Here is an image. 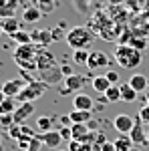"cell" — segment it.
Wrapping results in <instances>:
<instances>
[{"mask_svg":"<svg viewBox=\"0 0 149 151\" xmlns=\"http://www.w3.org/2000/svg\"><path fill=\"white\" fill-rule=\"evenodd\" d=\"M2 30H4V32H8V35H14V32H18V30H20V26H18V18H16V16H10V18H4V20H2Z\"/></svg>","mask_w":149,"mask_h":151,"instance_id":"ffe728a7","label":"cell"},{"mask_svg":"<svg viewBox=\"0 0 149 151\" xmlns=\"http://www.w3.org/2000/svg\"><path fill=\"white\" fill-rule=\"evenodd\" d=\"M71 131H73V139H81L89 133V127H87V123H75L71 127Z\"/></svg>","mask_w":149,"mask_h":151,"instance_id":"d4e9b609","label":"cell"},{"mask_svg":"<svg viewBox=\"0 0 149 151\" xmlns=\"http://www.w3.org/2000/svg\"><path fill=\"white\" fill-rule=\"evenodd\" d=\"M139 119H141L143 125H149V105H145V107L139 109Z\"/></svg>","mask_w":149,"mask_h":151,"instance_id":"1f68e13d","label":"cell"},{"mask_svg":"<svg viewBox=\"0 0 149 151\" xmlns=\"http://www.w3.org/2000/svg\"><path fill=\"white\" fill-rule=\"evenodd\" d=\"M105 101H107V103H117V101H121V87L111 85L109 91L105 93Z\"/></svg>","mask_w":149,"mask_h":151,"instance_id":"603a6c76","label":"cell"},{"mask_svg":"<svg viewBox=\"0 0 149 151\" xmlns=\"http://www.w3.org/2000/svg\"><path fill=\"white\" fill-rule=\"evenodd\" d=\"M113 143H115V147H117V151H133V145H135L129 135H119Z\"/></svg>","mask_w":149,"mask_h":151,"instance_id":"ac0fdd59","label":"cell"},{"mask_svg":"<svg viewBox=\"0 0 149 151\" xmlns=\"http://www.w3.org/2000/svg\"><path fill=\"white\" fill-rule=\"evenodd\" d=\"M40 16H42V10L40 8H26V10L22 12V18H24V22H38L40 20Z\"/></svg>","mask_w":149,"mask_h":151,"instance_id":"7402d4cb","label":"cell"},{"mask_svg":"<svg viewBox=\"0 0 149 151\" xmlns=\"http://www.w3.org/2000/svg\"><path fill=\"white\" fill-rule=\"evenodd\" d=\"M129 85L137 91V93H141V91H145L149 87V81L145 75H141V73H135V75H131V79H129Z\"/></svg>","mask_w":149,"mask_h":151,"instance_id":"9a60e30c","label":"cell"},{"mask_svg":"<svg viewBox=\"0 0 149 151\" xmlns=\"http://www.w3.org/2000/svg\"><path fill=\"white\" fill-rule=\"evenodd\" d=\"M69 115H71L73 125H75V123H89V121L93 119V117H91V111H81V109H73Z\"/></svg>","mask_w":149,"mask_h":151,"instance_id":"d6986e66","label":"cell"},{"mask_svg":"<svg viewBox=\"0 0 149 151\" xmlns=\"http://www.w3.org/2000/svg\"><path fill=\"white\" fill-rule=\"evenodd\" d=\"M129 137L133 139V143H137V145H145L147 143V133L143 131V123H141V119H135V125L131 129V133H129Z\"/></svg>","mask_w":149,"mask_h":151,"instance_id":"ba28073f","label":"cell"},{"mask_svg":"<svg viewBox=\"0 0 149 151\" xmlns=\"http://www.w3.org/2000/svg\"><path fill=\"white\" fill-rule=\"evenodd\" d=\"M32 40H38L40 45H50L53 42V32L50 30H40V32H32Z\"/></svg>","mask_w":149,"mask_h":151,"instance_id":"cb8c5ba5","label":"cell"},{"mask_svg":"<svg viewBox=\"0 0 149 151\" xmlns=\"http://www.w3.org/2000/svg\"><path fill=\"white\" fill-rule=\"evenodd\" d=\"M0 16L10 18V16H12V10H10V8H6V6H0Z\"/></svg>","mask_w":149,"mask_h":151,"instance_id":"d590c367","label":"cell"},{"mask_svg":"<svg viewBox=\"0 0 149 151\" xmlns=\"http://www.w3.org/2000/svg\"><path fill=\"white\" fill-rule=\"evenodd\" d=\"M73 58H75L77 65H87V60H89V50H75Z\"/></svg>","mask_w":149,"mask_h":151,"instance_id":"f546056e","label":"cell"},{"mask_svg":"<svg viewBox=\"0 0 149 151\" xmlns=\"http://www.w3.org/2000/svg\"><path fill=\"white\" fill-rule=\"evenodd\" d=\"M69 151H95L93 145L89 143H81L79 139H71L69 141Z\"/></svg>","mask_w":149,"mask_h":151,"instance_id":"484cf974","label":"cell"},{"mask_svg":"<svg viewBox=\"0 0 149 151\" xmlns=\"http://www.w3.org/2000/svg\"><path fill=\"white\" fill-rule=\"evenodd\" d=\"M53 123H57V117H48V115H40L36 119V129L40 133H46V131H53Z\"/></svg>","mask_w":149,"mask_h":151,"instance_id":"e0dca14e","label":"cell"},{"mask_svg":"<svg viewBox=\"0 0 149 151\" xmlns=\"http://www.w3.org/2000/svg\"><path fill=\"white\" fill-rule=\"evenodd\" d=\"M137 91L129 85V83H125V85H121V101H125V103H133L135 99H137Z\"/></svg>","mask_w":149,"mask_h":151,"instance_id":"44dd1931","label":"cell"},{"mask_svg":"<svg viewBox=\"0 0 149 151\" xmlns=\"http://www.w3.org/2000/svg\"><path fill=\"white\" fill-rule=\"evenodd\" d=\"M133 125H135V119L131 115H125V113H119V115L113 119V127L119 135H129L131 129H133Z\"/></svg>","mask_w":149,"mask_h":151,"instance_id":"277c9868","label":"cell"},{"mask_svg":"<svg viewBox=\"0 0 149 151\" xmlns=\"http://www.w3.org/2000/svg\"><path fill=\"white\" fill-rule=\"evenodd\" d=\"M101 151H117V147H115V143H113V141H107L103 147H101Z\"/></svg>","mask_w":149,"mask_h":151,"instance_id":"e575fe53","label":"cell"},{"mask_svg":"<svg viewBox=\"0 0 149 151\" xmlns=\"http://www.w3.org/2000/svg\"><path fill=\"white\" fill-rule=\"evenodd\" d=\"M40 141H42V145H46V147H50V149H57L58 145H60V141H63V137H60V133L58 131H46V133H40Z\"/></svg>","mask_w":149,"mask_h":151,"instance_id":"9c48e42d","label":"cell"},{"mask_svg":"<svg viewBox=\"0 0 149 151\" xmlns=\"http://www.w3.org/2000/svg\"><path fill=\"white\" fill-rule=\"evenodd\" d=\"M93 99L85 93H77L73 97V109H81V111H91L93 109Z\"/></svg>","mask_w":149,"mask_h":151,"instance_id":"7c38bea8","label":"cell"},{"mask_svg":"<svg viewBox=\"0 0 149 151\" xmlns=\"http://www.w3.org/2000/svg\"><path fill=\"white\" fill-rule=\"evenodd\" d=\"M8 135H10V139L20 141L24 137H35V131L30 127H26V125H14V127L8 129Z\"/></svg>","mask_w":149,"mask_h":151,"instance_id":"30bf717a","label":"cell"},{"mask_svg":"<svg viewBox=\"0 0 149 151\" xmlns=\"http://www.w3.org/2000/svg\"><path fill=\"white\" fill-rule=\"evenodd\" d=\"M83 85H85V77L83 75H69V77H65V87L69 89V91H81L83 89Z\"/></svg>","mask_w":149,"mask_h":151,"instance_id":"5bb4252c","label":"cell"},{"mask_svg":"<svg viewBox=\"0 0 149 151\" xmlns=\"http://www.w3.org/2000/svg\"><path fill=\"white\" fill-rule=\"evenodd\" d=\"M105 77L109 79L111 85H117V83H119V73H117V70H107V75H105Z\"/></svg>","mask_w":149,"mask_h":151,"instance_id":"836d02e7","label":"cell"},{"mask_svg":"<svg viewBox=\"0 0 149 151\" xmlns=\"http://www.w3.org/2000/svg\"><path fill=\"white\" fill-rule=\"evenodd\" d=\"M46 87H48V85L42 83V81H30L22 91H20V95L16 97V101H18V103H35L36 99H40V97L46 93Z\"/></svg>","mask_w":149,"mask_h":151,"instance_id":"3957f363","label":"cell"},{"mask_svg":"<svg viewBox=\"0 0 149 151\" xmlns=\"http://www.w3.org/2000/svg\"><path fill=\"white\" fill-rule=\"evenodd\" d=\"M12 38H14V40H18V45H32V35L22 32V30L14 32V35H12Z\"/></svg>","mask_w":149,"mask_h":151,"instance_id":"83f0119b","label":"cell"},{"mask_svg":"<svg viewBox=\"0 0 149 151\" xmlns=\"http://www.w3.org/2000/svg\"><path fill=\"white\" fill-rule=\"evenodd\" d=\"M16 143H18L20 151H40V145H42L40 135H35V137H24V139L16 141Z\"/></svg>","mask_w":149,"mask_h":151,"instance_id":"8fae6325","label":"cell"},{"mask_svg":"<svg viewBox=\"0 0 149 151\" xmlns=\"http://www.w3.org/2000/svg\"><path fill=\"white\" fill-rule=\"evenodd\" d=\"M93 91H97L99 95H105L107 91H109V87H111V83H109V79L105 77V75H97V77H93Z\"/></svg>","mask_w":149,"mask_h":151,"instance_id":"4fadbf2b","label":"cell"},{"mask_svg":"<svg viewBox=\"0 0 149 151\" xmlns=\"http://www.w3.org/2000/svg\"><path fill=\"white\" fill-rule=\"evenodd\" d=\"M58 133H60L63 141H71V139H73V131H71V127H60V129H58Z\"/></svg>","mask_w":149,"mask_h":151,"instance_id":"d6a6232c","label":"cell"},{"mask_svg":"<svg viewBox=\"0 0 149 151\" xmlns=\"http://www.w3.org/2000/svg\"><path fill=\"white\" fill-rule=\"evenodd\" d=\"M4 99H6V95H4V91H2V87H0V103H2Z\"/></svg>","mask_w":149,"mask_h":151,"instance_id":"8d00e7d4","label":"cell"},{"mask_svg":"<svg viewBox=\"0 0 149 151\" xmlns=\"http://www.w3.org/2000/svg\"><path fill=\"white\" fill-rule=\"evenodd\" d=\"M127 45H131L133 48H137V50H141V52H143V50L147 48V38H143V36L139 38V36H133V35H131V38H129V42H127Z\"/></svg>","mask_w":149,"mask_h":151,"instance_id":"4316f807","label":"cell"},{"mask_svg":"<svg viewBox=\"0 0 149 151\" xmlns=\"http://www.w3.org/2000/svg\"><path fill=\"white\" fill-rule=\"evenodd\" d=\"M0 32H4V30H2V24H0Z\"/></svg>","mask_w":149,"mask_h":151,"instance_id":"f35d334b","label":"cell"},{"mask_svg":"<svg viewBox=\"0 0 149 151\" xmlns=\"http://www.w3.org/2000/svg\"><path fill=\"white\" fill-rule=\"evenodd\" d=\"M35 113V105L32 103H20L18 109L14 111V125H24V121Z\"/></svg>","mask_w":149,"mask_h":151,"instance_id":"52a82bcc","label":"cell"},{"mask_svg":"<svg viewBox=\"0 0 149 151\" xmlns=\"http://www.w3.org/2000/svg\"><path fill=\"white\" fill-rule=\"evenodd\" d=\"M109 55L103 52V50H91L89 52V60H87V67L91 70H99V69H105L109 65Z\"/></svg>","mask_w":149,"mask_h":151,"instance_id":"5b68a950","label":"cell"},{"mask_svg":"<svg viewBox=\"0 0 149 151\" xmlns=\"http://www.w3.org/2000/svg\"><path fill=\"white\" fill-rule=\"evenodd\" d=\"M18 101L14 97H6L2 103H0V115H14V111L18 109Z\"/></svg>","mask_w":149,"mask_h":151,"instance_id":"2e32d148","label":"cell"},{"mask_svg":"<svg viewBox=\"0 0 149 151\" xmlns=\"http://www.w3.org/2000/svg\"><path fill=\"white\" fill-rule=\"evenodd\" d=\"M147 143H149V131H147Z\"/></svg>","mask_w":149,"mask_h":151,"instance_id":"74e56055","label":"cell"},{"mask_svg":"<svg viewBox=\"0 0 149 151\" xmlns=\"http://www.w3.org/2000/svg\"><path fill=\"white\" fill-rule=\"evenodd\" d=\"M93 42V32L87 26H75L67 32V45L73 50H87Z\"/></svg>","mask_w":149,"mask_h":151,"instance_id":"7a4b0ae2","label":"cell"},{"mask_svg":"<svg viewBox=\"0 0 149 151\" xmlns=\"http://www.w3.org/2000/svg\"><path fill=\"white\" fill-rule=\"evenodd\" d=\"M0 149H2V145H0Z\"/></svg>","mask_w":149,"mask_h":151,"instance_id":"60d3db41","label":"cell"},{"mask_svg":"<svg viewBox=\"0 0 149 151\" xmlns=\"http://www.w3.org/2000/svg\"><path fill=\"white\" fill-rule=\"evenodd\" d=\"M147 105H149V93H147Z\"/></svg>","mask_w":149,"mask_h":151,"instance_id":"ab89813d","label":"cell"},{"mask_svg":"<svg viewBox=\"0 0 149 151\" xmlns=\"http://www.w3.org/2000/svg\"><path fill=\"white\" fill-rule=\"evenodd\" d=\"M115 60H117V65L121 69L133 70L141 65L143 55H141V50L133 48L131 45H117V48H115Z\"/></svg>","mask_w":149,"mask_h":151,"instance_id":"6da1fadb","label":"cell"},{"mask_svg":"<svg viewBox=\"0 0 149 151\" xmlns=\"http://www.w3.org/2000/svg\"><path fill=\"white\" fill-rule=\"evenodd\" d=\"M57 151H58V149H57Z\"/></svg>","mask_w":149,"mask_h":151,"instance_id":"b9f144b4","label":"cell"},{"mask_svg":"<svg viewBox=\"0 0 149 151\" xmlns=\"http://www.w3.org/2000/svg\"><path fill=\"white\" fill-rule=\"evenodd\" d=\"M0 127L4 129L14 127V115H0Z\"/></svg>","mask_w":149,"mask_h":151,"instance_id":"4dcf8cb0","label":"cell"},{"mask_svg":"<svg viewBox=\"0 0 149 151\" xmlns=\"http://www.w3.org/2000/svg\"><path fill=\"white\" fill-rule=\"evenodd\" d=\"M24 87H26V85H24V79H10V81H6L2 85V91H4L6 97H14V99H16Z\"/></svg>","mask_w":149,"mask_h":151,"instance_id":"8992f818","label":"cell"},{"mask_svg":"<svg viewBox=\"0 0 149 151\" xmlns=\"http://www.w3.org/2000/svg\"><path fill=\"white\" fill-rule=\"evenodd\" d=\"M36 2H38L42 14H50V12L55 10V0H36Z\"/></svg>","mask_w":149,"mask_h":151,"instance_id":"f1b7e54d","label":"cell"}]
</instances>
